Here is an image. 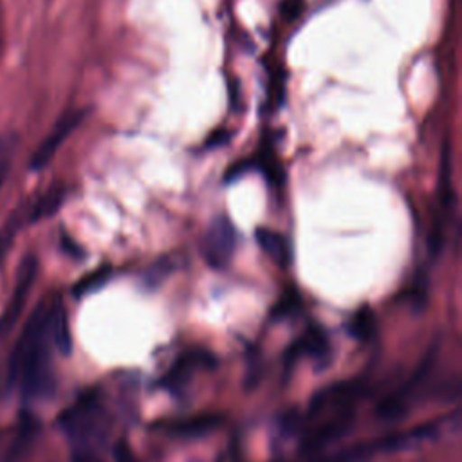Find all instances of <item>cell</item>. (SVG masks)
Instances as JSON below:
<instances>
[{
  "label": "cell",
  "instance_id": "obj_6",
  "mask_svg": "<svg viewBox=\"0 0 462 462\" xmlns=\"http://www.w3.org/2000/svg\"><path fill=\"white\" fill-rule=\"evenodd\" d=\"M63 197H65V191L61 188L49 189L45 195H42L38 199V202H34L32 206H27L29 220H40V218H45V217L56 213V209L63 202Z\"/></svg>",
  "mask_w": 462,
  "mask_h": 462
},
{
  "label": "cell",
  "instance_id": "obj_2",
  "mask_svg": "<svg viewBox=\"0 0 462 462\" xmlns=\"http://www.w3.org/2000/svg\"><path fill=\"white\" fill-rule=\"evenodd\" d=\"M236 249V229L226 215L211 218L200 238V251L204 260L213 269H224Z\"/></svg>",
  "mask_w": 462,
  "mask_h": 462
},
{
  "label": "cell",
  "instance_id": "obj_5",
  "mask_svg": "<svg viewBox=\"0 0 462 462\" xmlns=\"http://www.w3.org/2000/svg\"><path fill=\"white\" fill-rule=\"evenodd\" d=\"M254 235H256L258 245L267 253V256L274 263H278L280 267H287L291 263V249L283 235L269 227H260L256 229Z\"/></svg>",
  "mask_w": 462,
  "mask_h": 462
},
{
  "label": "cell",
  "instance_id": "obj_9",
  "mask_svg": "<svg viewBox=\"0 0 462 462\" xmlns=\"http://www.w3.org/2000/svg\"><path fill=\"white\" fill-rule=\"evenodd\" d=\"M350 330L359 339H365V336H370L374 330V316L368 307L359 309V312L350 321Z\"/></svg>",
  "mask_w": 462,
  "mask_h": 462
},
{
  "label": "cell",
  "instance_id": "obj_10",
  "mask_svg": "<svg viewBox=\"0 0 462 462\" xmlns=\"http://www.w3.org/2000/svg\"><path fill=\"white\" fill-rule=\"evenodd\" d=\"M108 274H110V269H105V267H103V269H97L96 273H92V274H88L85 280H81V282L78 283L76 291H78V292H87V291H90V289L101 285V283L108 278Z\"/></svg>",
  "mask_w": 462,
  "mask_h": 462
},
{
  "label": "cell",
  "instance_id": "obj_8",
  "mask_svg": "<svg viewBox=\"0 0 462 462\" xmlns=\"http://www.w3.org/2000/svg\"><path fill=\"white\" fill-rule=\"evenodd\" d=\"M16 150V137L13 134H5L0 137V189L4 186V180L9 173L13 155Z\"/></svg>",
  "mask_w": 462,
  "mask_h": 462
},
{
  "label": "cell",
  "instance_id": "obj_4",
  "mask_svg": "<svg viewBox=\"0 0 462 462\" xmlns=\"http://www.w3.org/2000/svg\"><path fill=\"white\" fill-rule=\"evenodd\" d=\"M36 273H38V260H36L34 254H27L22 260L20 267H18V274H16V283H14L13 294H11L9 303L5 305V309H4V312L0 316V334L9 330L16 323V319H18V316H20V312H22L25 301H27L31 287L34 283Z\"/></svg>",
  "mask_w": 462,
  "mask_h": 462
},
{
  "label": "cell",
  "instance_id": "obj_7",
  "mask_svg": "<svg viewBox=\"0 0 462 462\" xmlns=\"http://www.w3.org/2000/svg\"><path fill=\"white\" fill-rule=\"evenodd\" d=\"M27 213V208H16L11 217L5 220V224L2 226L0 229V267H2V262L5 258V253L9 251L18 229L22 227V222H23V217Z\"/></svg>",
  "mask_w": 462,
  "mask_h": 462
},
{
  "label": "cell",
  "instance_id": "obj_3",
  "mask_svg": "<svg viewBox=\"0 0 462 462\" xmlns=\"http://www.w3.org/2000/svg\"><path fill=\"white\" fill-rule=\"evenodd\" d=\"M87 110H69L65 112L52 126V130L47 134V137L40 143V146L34 150L31 157V170H42L47 166V162L56 155L58 148L63 144V141L81 125L85 119Z\"/></svg>",
  "mask_w": 462,
  "mask_h": 462
},
{
  "label": "cell",
  "instance_id": "obj_1",
  "mask_svg": "<svg viewBox=\"0 0 462 462\" xmlns=\"http://www.w3.org/2000/svg\"><path fill=\"white\" fill-rule=\"evenodd\" d=\"M56 300L42 301L31 314L7 365V386L20 381L27 397L40 395L49 381V339H52V316Z\"/></svg>",
  "mask_w": 462,
  "mask_h": 462
},
{
  "label": "cell",
  "instance_id": "obj_11",
  "mask_svg": "<svg viewBox=\"0 0 462 462\" xmlns=\"http://www.w3.org/2000/svg\"><path fill=\"white\" fill-rule=\"evenodd\" d=\"M305 9V0H282L280 2V13L287 22L296 20Z\"/></svg>",
  "mask_w": 462,
  "mask_h": 462
}]
</instances>
